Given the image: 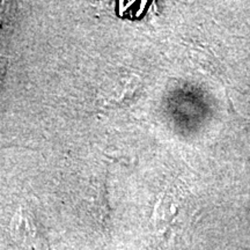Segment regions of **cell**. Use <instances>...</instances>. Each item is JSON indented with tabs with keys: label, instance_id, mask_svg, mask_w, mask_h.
I'll use <instances>...</instances> for the list:
<instances>
[{
	"label": "cell",
	"instance_id": "cell-1",
	"mask_svg": "<svg viewBox=\"0 0 250 250\" xmlns=\"http://www.w3.org/2000/svg\"><path fill=\"white\" fill-rule=\"evenodd\" d=\"M9 229L13 241L22 250H46L48 248L35 218L22 206L14 214Z\"/></svg>",
	"mask_w": 250,
	"mask_h": 250
},
{
	"label": "cell",
	"instance_id": "cell-2",
	"mask_svg": "<svg viewBox=\"0 0 250 250\" xmlns=\"http://www.w3.org/2000/svg\"><path fill=\"white\" fill-rule=\"evenodd\" d=\"M13 8L14 6H12L9 2H0V29L7 26L6 22H11V18L13 15L9 14H13Z\"/></svg>",
	"mask_w": 250,
	"mask_h": 250
},
{
	"label": "cell",
	"instance_id": "cell-3",
	"mask_svg": "<svg viewBox=\"0 0 250 250\" xmlns=\"http://www.w3.org/2000/svg\"><path fill=\"white\" fill-rule=\"evenodd\" d=\"M7 64H8L7 58L2 57V56L0 55V87H1L2 81H4L6 70H7Z\"/></svg>",
	"mask_w": 250,
	"mask_h": 250
}]
</instances>
